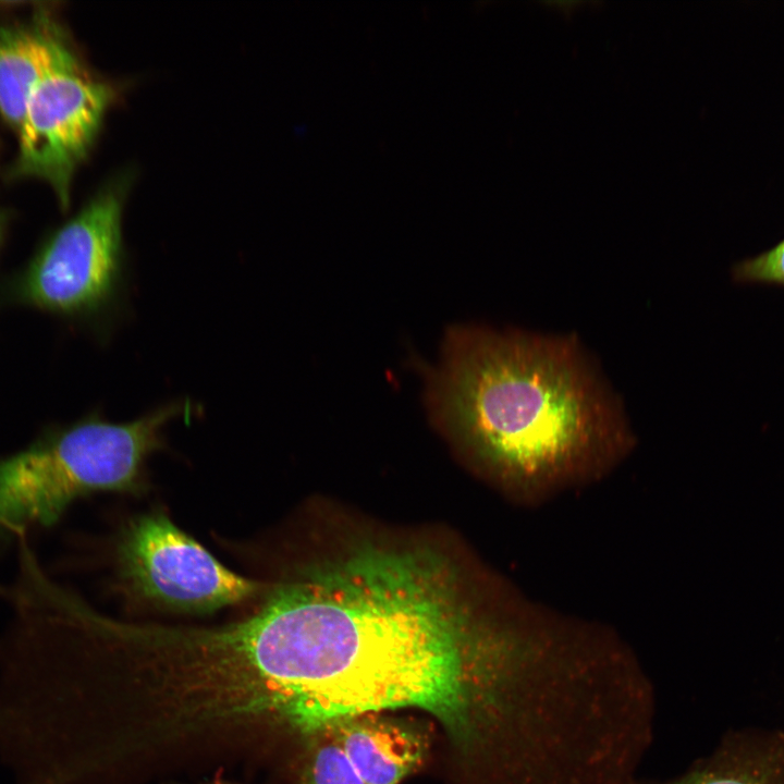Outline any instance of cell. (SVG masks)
Instances as JSON below:
<instances>
[{
    "mask_svg": "<svg viewBox=\"0 0 784 784\" xmlns=\"http://www.w3.org/2000/svg\"><path fill=\"white\" fill-rule=\"evenodd\" d=\"M118 562L133 592L173 611L209 612L250 598L259 589L159 513L127 524L118 544Z\"/></svg>",
    "mask_w": 784,
    "mask_h": 784,
    "instance_id": "cell-6",
    "label": "cell"
},
{
    "mask_svg": "<svg viewBox=\"0 0 784 784\" xmlns=\"http://www.w3.org/2000/svg\"><path fill=\"white\" fill-rule=\"evenodd\" d=\"M452 580L417 552L364 549L278 586L250 614L268 724L318 735L416 708L469 735L483 640Z\"/></svg>",
    "mask_w": 784,
    "mask_h": 784,
    "instance_id": "cell-1",
    "label": "cell"
},
{
    "mask_svg": "<svg viewBox=\"0 0 784 784\" xmlns=\"http://www.w3.org/2000/svg\"><path fill=\"white\" fill-rule=\"evenodd\" d=\"M0 231H1V224H0Z\"/></svg>",
    "mask_w": 784,
    "mask_h": 784,
    "instance_id": "cell-12",
    "label": "cell"
},
{
    "mask_svg": "<svg viewBox=\"0 0 784 784\" xmlns=\"http://www.w3.org/2000/svg\"><path fill=\"white\" fill-rule=\"evenodd\" d=\"M194 412L185 401L128 422L93 416L0 457V541L53 526L91 492L138 489L146 460L163 445L164 427Z\"/></svg>",
    "mask_w": 784,
    "mask_h": 784,
    "instance_id": "cell-3",
    "label": "cell"
},
{
    "mask_svg": "<svg viewBox=\"0 0 784 784\" xmlns=\"http://www.w3.org/2000/svg\"><path fill=\"white\" fill-rule=\"evenodd\" d=\"M683 784H784V743L742 744L718 767Z\"/></svg>",
    "mask_w": 784,
    "mask_h": 784,
    "instance_id": "cell-9",
    "label": "cell"
},
{
    "mask_svg": "<svg viewBox=\"0 0 784 784\" xmlns=\"http://www.w3.org/2000/svg\"><path fill=\"white\" fill-rule=\"evenodd\" d=\"M431 402L531 502L602 477L634 443L574 338L455 330Z\"/></svg>",
    "mask_w": 784,
    "mask_h": 784,
    "instance_id": "cell-2",
    "label": "cell"
},
{
    "mask_svg": "<svg viewBox=\"0 0 784 784\" xmlns=\"http://www.w3.org/2000/svg\"><path fill=\"white\" fill-rule=\"evenodd\" d=\"M117 96L114 84L87 70L69 44L27 101L14 173L46 183L66 209L74 175Z\"/></svg>",
    "mask_w": 784,
    "mask_h": 784,
    "instance_id": "cell-5",
    "label": "cell"
},
{
    "mask_svg": "<svg viewBox=\"0 0 784 784\" xmlns=\"http://www.w3.org/2000/svg\"><path fill=\"white\" fill-rule=\"evenodd\" d=\"M127 176L103 186L49 238L20 280L24 302L66 316L94 314L112 302L124 264Z\"/></svg>",
    "mask_w": 784,
    "mask_h": 784,
    "instance_id": "cell-4",
    "label": "cell"
},
{
    "mask_svg": "<svg viewBox=\"0 0 784 784\" xmlns=\"http://www.w3.org/2000/svg\"><path fill=\"white\" fill-rule=\"evenodd\" d=\"M69 44L46 14L0 28V114L15 133L33 90Z\"/></svg>",
    "mask_w": 784,
    "mask_h": 784,
    "instance_id": "cell-8",
    "label": "cell"
},
{
    "mask_svg": "<svg viewBox=\"0 0 784 784\" xmlns=\"http://www.w3.org/2000/svg\"><path fill=\"white\" fill-rule=\"evenodd\" d=\"M328 731L364 784H400L425 759L427 739L416 728L367 713Z\"/></svg>",
    "mask_w": 784,
    "mask_h": 784,
    "instance_id": "cell-7",
    "label": "cell"
},
{
    "mask_svg": "<svg viewBox=\"0 0 784 784\" xmlns=\"http://www.w3.org/2000/svg\"><path fill=\"white\" fill-rule=\"evenodd\" d=\"M736 271L743 280L784 285V240L770 250L744 261Z\"/></svg>",
    "mask_w": 784,
    "mask_h": 784,
    "instance_id": "cell-11",
    "label": "cell"
},
{
    "mask_svg": "<svg viewBox=\"0 0 784 784\" xmlns=\"http://www.w3.org/2000/svg\"><path fill=\"white\" fill-rule=\"evenodd\" d=\"M317 736L320 740L302 784H364L331 734L323 731Z\"/></svg>",
    "mask_w": 784,
    "mask_h": 784,
    "instance_id": "cell-10",
    "label": "cell"
}]
</instances>
